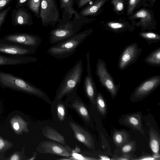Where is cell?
Instances as JSON below:
<instances>
[{
  "label": "cell",
  "mask_w": 160,
  "mask_h": 160,
  "mask_svg": "<svg viewBox=\"0 0 160 160\" xmlns=\"http://www.w3.org/2000/svg\"><path fill=\"white\" fill-rule=\"evenodd\" d=\"M95 18L83 17L80 19L74 18L72 20L60 19L56 27L49 32V42L55 44L62 40L72 37L85 24L91 23Z\"/></svg>",
  "instance_id": "cell-1"
},
{
  "label": "cell",
  "mask_w": 160,
  "mask_h": 160,
  "mask_svg": "<svg viewBox=\"0 0 160 160\" xmlns=\"http://www.w3.org/2000/svg\"><path fill=\"white\" fill-rule=\"evenodd\" d=\"M93 31L92 29H88L61 40L48 48L47 52L58 59L68 58L75 53L79 46Z\"/></svg>",
  "instance_id": "cell-2"
},
{
  "label": "cell",
  "mask_w": 160,
  "mask_h": 160,
  "mask_svg": "<svg viewBox=\"0 0 160 160\" xmlns=\"http://www.w3.org/2000/svg\"><path fill=\"white\" fill-rule=\"evenodd\" d=\"M83 72L82 60L80 59L67 71L62 81L57 92L58 101L64 96L76 92L81 82Z\"/></svg>",
  "instance_id": "cell-3"
},
{
  "label": "cell",
  "mask_w": 160,
  "mask_h": 160,
  "mask_svg": "<svg viewBox=\"0 0 160 160\" xmlns=\"http://www.w3.org/2000/svg\"><path fill=\"white\" fill-rule=\"evenodd\" d=\"M0 85L43 98L48 97L43 91L22 78L11 73L0 71Z\"/></svg>",
  "instance_id": "cell-4"
},
{
  "label": "cell",
  "mask_w": 160,
  "mask_h": 160,
  "mask_svg": "<svg viewBox=\"0 0 160 160\" xmlns=\"http://www.w3.org/2000/svg\"><path fill=\"white\" fill-rule=\"evenodd\" d=\"M40 18L42 25L55 28L60 18V12L56 0H41Z\"/></svg>",
  "instance_id": "cell-5"
},
{
  "label": "cell",
  "mask_w": 160,
  "mask_h": 160,
  "mask_svg": "<svg viewBox=\"0 0 160 160\" xmlns=\"http://www.w3.org/2000/svg\"><path fill=\"white\" fill-rule=\"evenodd\" d=\"M96 75L98 77L101 85L110 93L112 98L117 95L120 85L115 83L113 78L108 71L105 61L99 59L96 65Z\"/></svg>",
  "instance_id": "cell-6"
},
{
  "label": "cell",
  "mask_w": 160,
  "mask_h": 160,
  "mask_svg": "<svg viewBox=\"0 0 160 160\" xmlns=\"http://www.w3.org/2000/svg\"><path fill=\"white\" fill-rule=\"evenodd\" d=\"M128 19L132 26L141 27L142 31L156 29V23L153 12L148 9L142 8L139 10L129 16Z\"/></svg>",
  "instance_id": "cell-7"
},
{
  "label": "cell",
  "mask_w": 160,
  "mask_h": 160,
  "mask_svg": "<svg viewBox=\"0 0 160 160\" xmlns=\"http://www.w3.org/2000/svg\"><path fill=\"white\" fill-rule=\"evenodd\" d=\"M138 44L134 42L126 47L121 52L118 58V66L121 70L126 69L137 60L142 51Z\"/></svg>",
  "instance_id": "cell-8"
},
{
  "label": "cell",
  "mask_w": 160,
  "mask_h": 160,
  "mask_svg": "<svg viewBox=\"0 0 160 160\" xmlns=\"http://www.w3.org/2000/svg\"><path fill=\"white\" fill-rule=\"evenodd\" d=\"M160 85V75L148 78L141 82L135 89L131 98L139 100L147 96L154 91Z\"/></svg>",
  "instance_id": "cell-9"
},
{
  "label": "cell",
  "mask_w": 160,
  "mask_h": 160,
  "mask_svg": "<svg viewBox=\"0 0 160 160\" xmlns=\"http://www.w3.org/2000/svg\"><path fill=\"white\" fill-rule=\"evenodd\" d=\"M4 39L7 41L22 44L37 49L42 41L37 35L28 33H17L5 36Z\"/></svg>",
  "instance_id": "cell-10"
},
{
  "label": "cell",
  "mask_w": 160,
  "mask_h": 160,
  "mask_svg": "<svg viewBox=\"0 0 160 160\" xmlns=\"http://www.w3.org/2000/svg\"><path fill=\"white\" fill-rule=\"evenodd\" d=\"M86 56L87 74L84 78V88L87 96L92 103L95 104L96 88L90 69V55L89 52L86 53Z\"/></svg>",
  "instance_id": "cell-11"
},
{
  "label": "cell",
  "mask_w": 160,
  "mask_h": 160,
  "mask_svg": "<svg viewBox=\"0 0 160 160\" xmlns=\"http://www.w3.org/2000/svg\"><path fill=\"white\" fill-rule=\"evenodd\" d=\"M40 146L41 153L53 154L67 157L71 155L68 148L52 142H42Z\"/></svg>",
  "instance_id": "cell-12"
},
{
  "label": "cell",
  "mask_w": 160,
  "mask_h": 160,
  "mask_svg": "<svg viewBox=\"0 0 160 160\" xmlns=\"http://www.w3.org/2000/svg\"><path fill=\"white\" fill-rule=\"evenodd\" d=\"M35 48L17 45L0 44V52L8 54L21 56L34 54L36 52Z\"/></svg>",
  "instance_id": "cell-13"
},
{
  "label": "cell",
  "mask_w": 160,
  "mask_h": 160,
  "mask_svg": "<svg viewBox=\"0 0 160 160\" xmlns=\"http://www.w3.org/2000/svg\"><path fill=\"white\" fill-rule=\"evenodd\" d=\"M69 125L76 139L87 147L92 148L93 145V139L88 132L75 123L71 122Z\"/></svg>",
  "instance_id": "cell-14"
},
{
  "label": "cell",
  "mask_w": 160,
  "mask_h": 160,
  "mask_svg": "<svg viewBox=\"0 0 160 160\" xmlns=\"http://www.w3.org/2000/svg\"><path fill=\"white\" fill-rule=\"evenodd\" d=\"M102 23L107 29L116 33L126 31L132 32L135 29L134 27L126 21H110Z\"/></svg>",
  "instance_id": "cell-15"
},
{
  "label": "cell",
  "mask_w": 160,
  "mask_h": 160,
  "mask_svg": "<svg viewBox=\"0 0 160 160\" xmlns=\"http://www.w3.org/2000/svg\"><path fill=\"white\" fill-rule=\"evenodd\" d=\"M37 61V58L28 56L8 57L0 55V66L16 65Z\"/></svg>",
  "instance_id": "cell-16"
},
{
  "label": "cell",
  "mask_w": 160,
  "mask_h": 160,
  "mask_svg": "<svg viewBox=\"0 0 160 160\" xmlns=\"http://www.w3.org/2000/svg\"><path fill=\"white\" fill-rule=\"evenodd\" d=\"M108 0H95L93 3L87 5L79 12L83 17L95 16L100 14L102 7Z\"/></svg>",
  "instance_id": "cell-17"
},
{
  "label": "cell",
  "mask_w": 160,
  "mask_h": 160,
  "mask_svg": "<svg viewBox=\"0 0 160 160\" xmlns=\"http://www.w3.org/2000/svg\"><path fill=\"white\" fill-rule=\"evenodd\" d=\"M10 123L13 131L17 135H21L23 133H27L29 131L28 122L18 115L12 117Z\"/></svg>",
  "instance_id": "cell-18"
},
{
  "label": "cell",
  "mask_w": 160,
  "mask_h": 160,
  "mask_svg": "<svg viewBox=\"0 0 160 160\" xmlns=\"http://www.w3.org/2000/svg\"><path fill=\"white\" fill-rule=\"evenodd\" d=\"M14 18L17 25H29L33 23L31 15L27 10L22 9L16 12Z\"/></svg>",
  "instance_id": "cell-19"
},
{
  "label": "cell",
  "mask_w": 160,
  "mask_h": 160,
  "mask_svg": "<svg viewBox=\"0 0 160 160\" xmlns=\"http://www.w3.org/2000/svg\"><path fill=\"white\" fill-rule=\"evenodd\" d=\"M147 64L153 66H160V47L151 52L144 59Z\"/></svg>",
  "instance_id": "cell-20"
},
{
  "label": "cell",
  "mask_w": 160,
  "mask_h": 160,
  "mask_svg": "<svg viewBox=\"0 0 160 160\" xmlns=\"http://www.w3.org/2000/svg\"><path fill=\"white\" fill-rule=\"evenodd\" d=\"M44 135L47 138L60 142L62 144L65 143L64 137L57 131L51 128H47L43 130Z\"/></svg>",
  "instance_id": "cell-21"
},
{
  "label": "cell",
  "mask_w": 160,
  "mask_h": 160,
  "mask_svg": "<svg viewBox=\"0 0 160 160\" xmlns=\"http://www.w3.org/2000/svg\"><path fill=\"white\" fill-rule=\"evenodd\" d=\"M139 35L149 45L152 42L157 43L160 41V35L155 32L142 31L139 32Z\"/></svg>",
  "instance_id": "cell-22"
},
{
  "label": "cell",
  "mask_w": 160,
  "mask_h": 160,
  "mask_svg": "<svg viewBox=\"0 0 160 160\" xmlns=\"http://www.w3.org/2000/svg\"><path fill=\"white\" fill-rule=\"evenodd\" d=\"M150 146L154 153H159V138L154 131L151 130L150 132Z\"/></svg>",
  "instance_id": "cell-23"
},
{
  "label": "cell",
  "mask_w": 160,
  "mask_h": 160,
  "mask_svg": "<svg viewBox=\"0 0 160 160\" xmlns=\"http://www.w3.org/2000/svg\"><path fill=\"white\" fill-rule=\"evenodd\" d=\"M72 106L84 119L86 120H90V117L88 111L81 102L78 100H76Z\"/></svg>",
  "instance_id": "cell-24"
},
{
  "label": "cell",
  "mask_w": 160,
  "mask_h": 160,
  "mask_svg": "<svg viewBox=\"0 0 160 160\" xmlns=\"http://www.w3.org/2000/svg\"><path fill=\"white\" fill-rule=\"evenodd\" d=\"M41 1V0H28V8L38 18H40Z\"/></svg>",
  "instance_id": "cell-25"
},
{
  "label": "cell",
  "mask_w": 160,
  "mask_h": 160,
  "mask_svg": "<svg viewBox=\"0 0 160 160\" xmlns=\"http://www.w3.org/2000/svg\"><path fill=\"white\" fill-rule=\"evenodd\" d=\"M113 10L117 15L123 13L126 5L125 0H111Z\"/></svg>",
  "instance_id": "cell-26"
},
{
  "label": "cell",
  "mask_w": 160,
  "mask_h": 160,
  "mask_svg": "<svg viewBox=\"0 0 160 160\" xmlns=\"http://www.w3.org/2000/svg\"><path fill=\"white\" fill-rule=\"evenodd\" d=\"M145 0H128L127 10V15L130 16L132 14L135 10L138 8Z\"/></svg>",
  "instance_id": "cell-27"
},
{
  "label": "cell",
  "mask_w": 160,
  "mask_h": 160,
  "mask_svg": "<svg viewBox=\"0 0 160 160\" xmlns=\"http://www.w3.org/2000/svg\"><path fill=\"white\" fill-rule=\"evenodd\" d=\"M128 135L124 131H117L113 136L114 141L117 145L121 146L127 140Z\"/></svg>",
  "instance_id": "cell-28"
},
{
  "label": "cell",
  "mask_w": 160,
  "mask_h": 160,
  "mask_svg": "<svg viewBox=\"0 0 160 160\" xmlns=\"http://www.w3.org/2000/svg\"><path fill=\"white\" fill-rule=\"evenodd\" d=\"M126 121L133 128L140 130L142 126L140 118H138L137 115H133L129 116L126 118Z\"/></svg>",
  "instance_id": "cell-29"
},
{
  "label": "cell",
  "mask_w": 160,
  "mask_h": 160,
  "mask_svg": "<svg viewBox=\"0 0 160 160\" xmlns=\"http://www.w3.org/2000/svg\"><path fill=\"white\" fill-rule=\"evenodd\" d=\"M96 101L99 111L102 114H105L106 112V105L102 96L100 92L97 94Z\"/></svg>",
  "instance_id": "cell-30"
},
{
  "label": "cell",
  "mask_w": 160,
  "mask_h": 160,
  "mask_svg": "<svg viewBox=\"0 0 160 160\" xmlns=\"http://www.w3.org/2000/svg\"><path fill=\"white\" fill-rule=\"evenodd\" d=\"M13 146L12 142L0 136V153L12 148Z\"/></svg>",
  "instance_id": "cell-31"
},
{
  "label": "cell",
  "mask_w": 160,
  "mask_h": 160,
  "mask_svg": "<svg viewBox=\"0 0 160 160\" xmlns=\"http://www.w3.org/2000/svg\"><path fill=\"white\" fill-rule=\"evenodd\" d=\"M57 114L58 118L61 121L63 120L65 115V110L64 106L61 104L58 105L57 107Z\"/></svg>",
  "instance_id": "cell-32"
},
{
  "label": "cell",
  "mask_w": 160,
  "mask_h": 160,
  "mask_svg": "<svg viewBox=\"0 0 160 160\" xmlns=\"http://www.w3.org/2000/svg\"><path fill=\"white\" fill-rule=\"evenodd\" d=\"M72 158L73 159L75 160H93L94 159L88 158L82 156L77 153L76 151H72L71 152Z\"/></svg>",
  "instance_id": "cell-33"
},
{
  "label": "cell",
  "mask_w": 160,
  "mask_h": 160,
  "mask_svg": "<svg viewBox=\"0 0 160 160\" xmlns=\"http://www.w3.org/2000/svg\"><path fill=\"white\" fill-rule=\"evenodd\" d=\"M134 147V143L132 142H130L123 146L121 150L123 153H127L132 151Z\"/></svg>",
  "instance_id": "cell-34"
},
{
  "label": "cell",
  "mask_w": 160,
  "mask_h": 160,
  "mask_svg": "<svg viewBox=\"0 0 160 160\" xmlns=\"http://www.w3.org/2000/svg\"><path fill=\"white\" fill-rule=\"evenodd\" d=\"M10 9V6H9L0 12V27L4 21L6 16Z\"/></svg>",
  "instance_id": "cell-35"
},
{
  "label": "cell",
  "mask_w": 160,
  "mask_h": 160,
  "mask_svg": "<svg viewBox=\"0 0 160 160\" xmlns=\"http://www.w3.org/2000/svg\"><path fill=\"white\" fill-rule=\"evenodd\" d=\"M92 0H77L78 8H80L86 6Z\"/></svg>",
  "instance_id": "cell-36"
},
{
  "label": "cell",
  "mask_w": 160,
  "mask_h": 160,
  "mask_svg": "<svg viewBox=\"0 0 160 160\" xmlns=\"http://www.w3.org/2000/svg\"><path fill=\"white\" fill-rule=\"evenodd\" d=\"M10 160H20L21 159V157L20 154L17 152L13 154L9 158Z\"/></svg>",
  "instance_id": "cell-37"
},
{
  "label": "cell",
  "mask_w": 160,
  "mask_h": 160,
  "mask_svg": "<svg viewBox=\"0 0 160 160\" xmlns=\"http://www.w3.org/2000/svg\"><path fill=\"white\" fill-rule=\"evenodd\" d=\"M10 0H0V10L6 6Z\"/></svg>",
  "instance_id": "cell-38"
},
{
  "label": "cell",
  "mask_w": 160,
  "mask_h": 160,
  "mask_svg": "<svg viewBox=\"0 0 160 160\" xmlns=\"http://www.w3.org/2000/svg\"><path fill=\"white\" fill-rule=\"evenodd\" d=\"M28 0H18L16 7H18L22 6L23 4L26 2Z\"/></svg>",
  "instance_id": "cell-39"
},
{
  "label": "cell",
  "mask_w": 160,
  "mask_h": 160,
  "mask_svg": "<svg viewBox=\"0 0 160 160\" xmlns=\"http://www.w3.org/2000/svg\"><path fill=\"white\" fill-rule=\"evenodd\" d=\"M139 160H157L153 157L151 156H147L143 157L141 158H139Z\"/></svg>",
  "instance_id": "cell-40"
},
{
  "label": "cell",
  "mask_w": 160,
  "mask_h": 160,
  "mask_svg": "<svg viewBox=\"0 0 160 160\" xmlns=\"http://www.w3.org/2000/svg\"><path fill=\"white\" fill-rule=\"evenodd\" d=\"M100 158V159L101 160H110V159L108 157L103 156H99Z\"/></svg>",
  "instance_id": "cell-41"
},
{
  "label": "cell",
  "mask_w": 160,
  "mask_h": 160,
  "mask_svg": "<svg viewBox=\"0 0 160 160\" xmlns=\"http://www.w3.org/2000/svg\"><path fill=\"white\" fill-rule=\"evenodd\" d=\"M152 157L156 158V159H157L158 158L159 159L160 158V154H159V153H154L153 154V155L152 156Z\"/></svg>",
  "instance_id": "cell-42"
},
{
  "label": "cell",
  "mask_w": 160,
  "mask_h": 160,
  "mask_svg": "<svg viewBox=\"0 0 160 160\" xmlns=\"http://www.w3.org/2000/svg\"><path fill=\"white\" fill-rule=\"evenodd\" d=\"M129 157L127 156H124L122 157H120L118 159L120 160H129L130 159L129 158Z\"/></svg>",
  "instance_id": "cell-43"
},
{
  "label": "cell",
  "mask_w": 160,
  "mask_h": 160,
  "mask_svg": "<svg viewBox=\"0 0 160 160\" xmlns=\"http://www.w3.org/2000/svg\"><path fill=\"white\" fill-rule=\"evenodd\" d=\"M150 5L153 6L155 3L156 0H149Z\"/></svg>",
  "instance_id": "cell-44"
},
{
  "label": "cell",
  "mask_w": 160,
  "mask_h": 160,
  "mask_svg": "<svg viewBox=\"0 0 160 160\" xmlns=\"http://www.w3.org/2000/svg\"><path fill=\"white\" fill-rule=\"evenodd\" d=\"M35 159V158L34 157H33L32 158L29 159V160H33Z\"/></svg>",
  "instance_id": "cell-45"
}]
</instances>
